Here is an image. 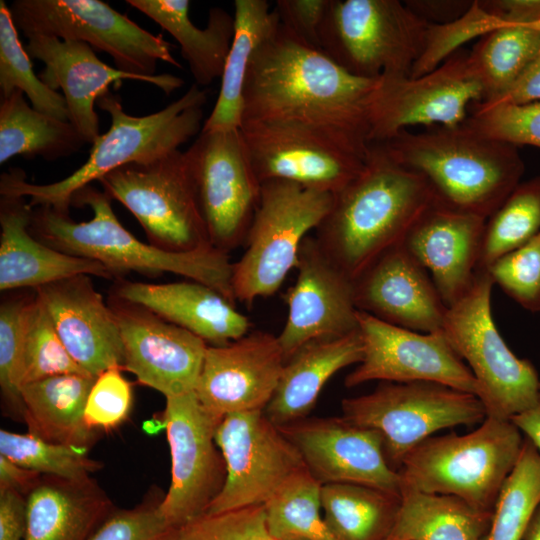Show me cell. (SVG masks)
Returning a JSON list of instances; mask_svg holds the SVG:
<instances>
[{
    "mask_svg": "<svg viewBox=\"0 0 540 540\" xmlns=\"http://www.w3.org/2000/svg\"><path fill=\"white\" fill-rule=\"evenodd\" d=\"M381 78L355 76L280 26L255 52L243 93V121L309 130L365 160L370 107Z\"/></svg>",
    "mask_w": 540,
    "mask_h": 540,
    "instance_id": "1",
    "label": "cell"
},
{
    "mask_svg": "<svg viewBox=\"0 0 540 540\" xmlns=\"http://www.w3.org/2000/svg\"><path fill=\"white\" fill-rule=\"evenodd\" d=\"M435 202L427 181L394 161L381 143L370 145L361 173L334 194L314 237L353 281L401 245Z\"/></svg>",
    "mask_w": 540,
    "mask_h": 540,
    "instance_id": "2",
    "label": "cell"
},
{
    "mask_svg": "<svg viewBox=\"0 0 540 540\" xmlns=\"http://www.w3.org/2000/svg\"><path fill=\"white\" fill-rule=\"evenodd\" d=\"M381 144L394 161L427 181L435 203L483 219L521 182L525 170L517 146L464 123L404 130Z\"/></svg>",
    "mask_w": 540,
    "mask_h": 540,
    "instance_id": "3",
    "label": "cell"
},
{
    "mask_svg": "<svg viewBox=\"0 0 540 540\" xmlns=\"http://www.w3.org/2000/svg\"><path fill=\"white\" fill-rule=\"evenodd\" d=\"M207 90L191 85L177 100L145 116L128 114L116 94L106 92L96 102L111 117L107 132L92 144L87 161L66 178L50 184L26 181L22 169L0 177V195L29 197L30 206H50L69 215L71 199L82 188L131 163H147L176 150L202 130Z\"/></svg>",
    "mask_w": 540,
    "mask_h": 540,
    "instance_id": "4",
    "label": "cell"
},
{
    "mask_svg": "<svg viewBox=\"0 0 540 540\" xmlns=\"http://www.w3.org/2000/svg\"><path fill=\"white\" fill-rule=\"evenodd\" d=\"M111 201L103 190L88 185L73 195L71 205L90 207V220L75 222L50 206H38L32 210L29 231L57 250L102 263L115 277L129 271L173 273L212 287L235 303L229 254L214 247L170 252L144 243L121 225Z\"/></svg>",
    "mask_w": 540,
    "mask_h": 540,
    "instance_id": "5",
    "label": "cell"
},
{
    "mask_svg": "<svg viewBox=\"0 0 540 540\" xmlns=\"http://www.w3.org/2000/svg\"><path fill=\"white\" fill-rule=\"evenodd\" d=\"M523 443V434L510 419L495 417H486L476 430L463 435L431 436L402 460L401 488L455 496L493 512Z\"/></svg>",
    "mask_w": 540,
    "mask_h": 540,
    "instance_id": "6",
    "label": "cell"
},
{
    "mask_svg": "<svg viewBox=\"0 0 540 540\" xmlns=\"http://www.w3.org/2000/svg\"><path fill=\"white\" fill-rule=\"evenodd\" d=\"M493 286L488 271L478 270L468 293L447 308L441 330L476 379L487 417L511 419L534 404L540 377L498 331L491 310Z\"/></svg>",
    "mask_w": 540,
    "mask_h": 540,
    "instance_id": "7",
    "label": "cell"
},
{
    "mask_svg": "<svg viewBox=\"0 0 540 540\" xmlns=\"http://www.w3.org/2000/svg\"><path fill=\"white\" fill-rule=\"evenodd\" d=\"M333 199V194L293 182L261 183L259 202L244 242L246 249L232 266L235 301L252 304L281 287L296 266L304 238L320 225Z\"/></svg>",
    "mask_w": 540,
    "mask_h": 540,
    "instance_id": "8",
    "label": "cell"
},
{
    "mask_svg": "<svg viewBox=\"0 0 540 540\" xmlns=\"http://www.w3.org/2000/svg\"><path fill=\"white\" fill-rule=\"evenodd\" d=\"M429 26L398 0H329L321 51L361 78L410 76Z\"/></svg>",
    "mask_w": 540,
    "mask_h": 540,
    "instance_id": "9",
    "label": "cell"
},
{
    "mask_svg": "<svg viewBox=\"0 0 540 540\" xmlns=\"http://www.w3.org/2000/svg\"><path fill=\"white\" fill-rule=\"evenodd\" d=\"M98 182L137 219L151 245L170 252L213 247L185 152L124 165Z\"/></svg>",
    "mask_w": 540,
    "mask_h": 540,
    "instance_id": "10",
    "label": "cell"
},
{
    "mask_svg": "<svg viewBox=\"0 0 540 540\" xmlns=\"http://www.w3.org/2000/svg\"><path fill=\"white\" fill-rule=\"evenodd\" d=\"M18 31L81 41L112 57L117 69L144 77L156 75L158 61L177 68L172 45L101 0H14L9 6Z\"/></svg>",
    "mask_w": 540,
    "mask_h": 540,
    "instance_id": "11",
    "label": "cell"
},
{
    "mask_svg": "<svg viewBox=\"0 0 540 540\" xmlns=\"http://www.w3.org/2000/svg\"><path fill=\"white\" fill-rule=\"evenodd\" d=\"M341 409L346 419L382 435L386 457L396 471L433 433L472 426L487 417L476 395L434 382H383L368 394L343 399Z\"/></svg>",
    "mask_w": 540,
    "mask_h": 540,
    "instance_id": "12",
    "label": "cell"
},
{
    "mask_svg": "<svg viewBox=\"0 0 540 540\" xmlns=\"http://www.w3.org/2000/svg\"><path fill=\"white\" fill-rule=\"evenodd\" d=\"M184 152L211 245L229 254L245 242L261 188L240 128L201 130Z\"/></svg>",
    "mask_w": 540,
    "mask_h": 540,
    "instance_id": "13",
    "label": "cell"
},
{
    "mask_svg": "<svg viewBox=\"0 0 540 540\" xmlns=\"http://www.w3.org/2000/svg\"><path fill=\"white\" fill-rule=\"evenodd\" d=\"M215 442L225 461L226 479L206 514L264 505L289 477L306 467L297 448L264 411L224 416Z\"/></svg>",
    "mask_w": 540,
    "mask_h": 540,
    "instance_id": "14",
    "label": "cell"
},
{
    "mask_svg": "<svg viewBox=\"0 0 540 540\" xmlns=\"http://www.w3.org/2000/svg\"><path fill=\"white\" fill-rule=\"evenodd\" d=\"M467 55L456 52L418 77H381L371 101L370 143L386 142L413 126L461 125L484 95Z\"/></svg>",
    "mask_w": 540,
    "mask_h": 540,
    "instance_id": "15",
    "label": "cell"
},
{
    "mask_svg": "<svg viewBox=\"0 0 540 540\" xmlns=\"http://www.w3.org/2000/svg\"><path fill=\"white\" fill-rule=\"evenodd\" d=\"M220 421L203 409L194 391L166 398L171 483L157 508L171 528L204 514L225 483L226 465L215 442Z\"/></svg>",
    "mask_w": 540,
    "mask_h": 540,
    "instance_id": "16",
    "label": "cell"
},
{
    "mask_svg": "<svg viewBox=\"0 0 540 540\" xmlns=\"http://www.w3.org/2000/svg\"><path fill=\"white\" fill-rule=\"evenodd\" d=\"M363 357L345 378L351 388L363 383L434 382L474 394L478 385L442 330L423 333L382 321L358 310Z\"/></svg>",
    "mask_w": 540,
    "mask_h": 540,
    "instance_id": "17",
    "label": "cell"
},
{
    "mask_svg": "<svg viewBox=\"0 0 540 540\" xmlns=\"http://www.w3.org/2000/svg\"><path fill=\"white\" fill-rule=\"evenodd\" d=\"M322 484L351 483L399 496L401 481L385 454L382 435L345 417L303 418L278 426Z\"/></svg>",
    "mask_w": 540,
    "mask_h": 540,
    "instance_id": "18",
    "label": "cell"
},
{
    "mask_svg": "<svg viewBox=\"0 0 540 540\" xmlns=\"http://www.w3.org/2000/svg\"><path fill=\"white\" fill-rule=\"evenodd\" d=\"M240 132L260 183L283 180L334 195L365 165V160L297 126L243 121Z\"/></svg>",
    "mask_w": 540,
    "mask_h": 540,
    "instance_id": "19",
    "label": "cell"
},
{
    "mask_svg": "<svg viewBox=\"0 0 540 540\" xmlns=\"http://www.w3.org/2000/svg\"><path fill=\"white\" fill-rule=\"evenodd\" d=\"M124 365L138 382L166 398L195 391L208 344L147 308L111 295Z\"/></svg>",
    "mask_w": 540,
    "mask_h": 540,
    "instance_id": "20",
    "label": "cell"
},
{
    "mask_svg": "<svg viewBox=\"0 0 540 540\" xmlns=\"http://www.w3.org/2000/svg\"><path fill=\"white\" fill-rule=\"evenodd\" d=\"M297 278L284 301L288 316L277 336L285 361L304 344L359 329L354 281L324 252L314 236L300 246Z\"/></svg>",
    "mask_w": 540,
    "mask_h": 540,
    "instance_id": "21",
    "label": "cell"
},
{
    "mask_svg": "<svg viewBox=\"0 0 540 540\" xmlns=\"http://www.w3.org/2000/svg\"><path fill=\"white\" fill-rule=\"evenodd\" d=\"M285 364L278 337L248 332L225 345H208L195 394L203 409L221 420L234 413L264 411Z\"/></svg>",
    "mask_w": 540,
    "mask_h": 540,
    "instance_id": "22",
    "label": "cell"
},
{
    "mask_svg": "<svg viewBox=\"0 0 540 540\" xmlns=\"http://www.w3.org/2000/svg\"><path fill=\"white\" fill-rule=\"evenodd\" d=\"M31 59L44 64L38 74L52 90L61 89L67 105L68 120L86 143L100 136L95 103L112 83L122 80L144 81L155 85L166 95L182 87L184 80L172 74L150 77L130 74L102 62L95 50L81 41L36 36L24 46Z\"/></svg>",
    "mask_w": 540,
    "mask_h": 540,
    "instance_id": "23",
    "label": "cell"
},
{
    "mask_svg": "<svg viewBox=\"0 0 540 540\" xmlns=\"http://www.w3.org/2000/svg\"><path fill=\"white\" fill-rule=\"evenodd\" d=\"M354 295L359 311L423 333L440 331L448 308L427 270L402 244L354 280Z\"/></svg>",
    "mask_w": 540,
    "mask_h": 540,
    "instance_id": "24",
    "label": "cell"
},
{
    "mask_svg": "<svg viewBox=\"0 0 540 540\" xmlns=\"http://www.w3.org/2000/svg\"><path fill=\"white\" fill-rule=\"evenodd\" d=\"M67 351L88 374L98 377L124 365L116 317L89 275H76L35 289Z\"/></svg>",
    "mask_w": 540,
    "mask_h": 540,
    "instance_id": "25",
    "label": "cell"
},
{
    "mask_svg": "<svg viewBox=\"0 0 540 540\" xmlns=\"http://www.w3.org/2000/svg\"><path fill=\"white\" fill-rule=\"evenodd\" d=\"M486 219L433 203L402 245L427 270L447 307L471 289Z\"/></svg>",
    "mask_w": 540,
    "mask_h": 540,
    "instance_id": "26",
    "label": "cell"
},
{
    "mask_svg": "<svg viewBox=\"0 0 540 540\" xmlns=\"http://www.w3.org/2000/svg\"><path fill=\"white\" fill-rule=\"evenodd\" d=\"M143 306L210 345H225L246 335L250 322L235 304L197 281L164 284L120 280L112 293Z\"/></svg>",
    "mask_w": 540,
    "mask_h": 540,
    "instance_id": "27",
    "label": "cell"
},
{
    "mask_svg": "<svg viewBox=\"0 0 540 540\" xmlns=\"http://www.w3.org/2000/svg\"><path fill=\"white\" fill-rule=\"evenodd\" d=\"M32 207L24 197L0 198V290H34L76 275L114 278L102 263L57 250L29 231Z\"/></svg>",
    "mask_w": 540,
    "mask_h": 540,
    "instance_id": "28",
    "label": "cell"
},
{
    "mask_svg": "<svg viewBox=\"0 0 540 540\" xmlns=\"http://www.w3.org/2000/svg\"><path fill=\"white\" fill-rule=\"evenodd\" d=\"M362 357L359 329L304 344L285 361L265 415L277 426L306 418L328 380L339 370L360 363Z\"/></svg>",
    "mask_w": 540,
    "mask_h": 540,
    "instance_id": "29",
    "label": "cell"
},
{
    "mask_svg": "<svg viewBox=\"0 0 540 540\" xmlns=\"http://www.w3.org/2000/svg\"><path fill=\"white\" fill-rule=\"evenodd\" d=\"M179 44L182 57L198 86L221 78L234 37V16L220 7L209 10L206 28L195 26L189 17L188 0H126Z\"/></svg>",
    "mask_w": 540,
    "mask_h": 540,
    "instance_id": "30",
    "label": "cell"
},
{
    "mask_svg": "<svg viewBox=\"0 0 540 540\" xmlns=\"http://www.w3.org/2000/svg\"><path fill=\"white\" fill-rule=\"evenodd\" d=\"M26 502L24 540H86L109 505L89 479L58 477L35 486Z\"/></svg>",
    "mask_w": 540,
    "mask_h": 540,
    "instance_id": "31",
    "label": "cell"
},
{
    "mask_svg": "<svg viewBox=\"0 0 540 540\" xmlns=\"http://www.w3.org/2000/svg\"><path fill=\"white\" fill-rule=\"evenodd\" d=\"M96 378L63 374L25 384L21 398L29 433L54 443L87 447L93 430L84 412Z\"/></svg>",
    "mask_w": 540,
    "mask_h": 540,
    "instance_id": "32",
    "label": "cell"
},
{
    "mask_svg": "<svg viewBox=\"0 0 540 540\" xmlns=\"http://www.w3.org/2000/svg\"><path fill=\"white\" fill-rule=\"evenodd\" d=\"M234 37L221 76L219 94L202 131L239 129L243 93L251 60L279 27V18L266 0L234 1Z\"/></svg>",
    "mask_w": 540,
    "mask_h": 540,
    "instance_id": "33",
    "label": "cell"
},
{
    "mask_svg": "<svg viewBox=\"0 0 540 540\" xmlns=\"http://www.w3.org/2000/svg\"><path fill=\"white\" fill-rule=\"evenodd\" d=\"M492 512L451 495L402 487L399 507L384 540H481Z\"/></svg>",
    "mask_w": 540,
    "mask_h": 540,
    "instance_id": "34",
    "label": "cell"
},
{
    "mask_svg": "<svg viewBox=\"0 0 540 540\" xmlns=\"http://www.w3.org/2000/svg\"><path fill=\"white\" fill-rule=\"evenodd\" d=\"M86 144L69 122L31 107L15 89L0 103V164L17 155L53 161L68 157Z\"/></svg>",
    "mask_w": 540,
    "mask_h": 540,
    "instance_id": "35",
    "label": "cell"
},
{
    "mask_svg": "<svg viewBox=\"0 0 540 540\" xmlns=\"http://www.w3.org/2000/svg\"><path fill=\"white\" fill-rule=\"evenodd\" d=\"M400 497L351 483L322 485L324 519L338 540H384Z\"/></svg>",
    "mask_w": 540,
    "mask_h": 540,
    "instance_id": "36",
    "label": "cell"
},
{
    "mask_svg": "<svg viewBox=\"0 0 540 540\" xmlns=\"http://www.w3.org/2000/svg\"><path fill=\"white\" fill-rule=\"evenodd\" d=\"M539 53L540 31L529 25L503 23L482 36L467 55L471 71L483 88L481 102L504 93Z\"/></svg>",
    "mask_w": 540,
    "mask_h": 540,
    "instance_id": "37",
    "label": "cell"
},
{
    "mask_svg": "<svg viewBox=\"0 0 540 540\" xmlns=\"http://www.w3.org/2000/svg\"><path fill=\"white\" fill-rule=\"evenodd\" d=\"M321 489L306 467L289 477L264 504L270 534L277 540H338L321 515Z\"/></svg>",
    "mask_w": 540,
    "mask_h": 540,
    "instance_id": "38",
    "label": "cell"
},
{
    "mask_svg": "<svg viewBox=\"0 0 540 540\" xmlns=\"http://www.w3.org/2000/svg\"><path fill=\"white\" fill-rule=\"evenodd\" d=\"M540 232V176L521 181L485 221L478 270ZM477 270V271H478Z\"/></svg>",
    "mask_w": 540,
    "mask_h": 540,
    "instance_id": "39",
    "label": "cell"
},
{
    "mask_svg": "<svg viewBox=\"0 0 540 540\" xmlns=\"http://www.w3.org/2000/svg\"><path fill=\"white\" fill-rule=\"evenodd\" d=\"M540 503V452L527 438L517 463L498 494L481 540H522Z\"/></svg>",
    "mask_w": 540,
    "mask_h": 540,
    "instance_id": "40",
    "label": "cell"
},
{
    "mask_svg": "<svg viewBox=\"0 0 540 540\" xmlns=\"http://www.w3.org/2000/svg\"><path fill=\"white\" fill-rule=\"evenodd\" d=\"M15 89L28 97L32 107L42 113L68 120L64 96L44 84L33 71L31 58L19 40L9 6L0 1V90L1 97Z\"/></svg>",
    "mask_w": 540,
    "mask_h": 540,
    "instance_id": "41",
    "label": "cell"
},
{
    "mask_svg": "<svg viewBox=\"0 0 540 540\" xmlns=\"http://www.w3.org/2000/svg\"><path fill=\"white\" fill-rule=\"evenodd\" d=\"M0 455L25 469L54 477L81 481L100 468L88 457L86 447L54 443L31 433L0 431Z\"/></svg>",
    "mask_w": 540,
    "mask_h": 540,
    "instance_id": "42",
    "label": "cell"
},
{
    "mask_svg": "<svg viewBox=\"0 0 540 540\" xmlns=\"http://www.w3.org/2000/svg\"><path fill=\"white\" fill-rule=\"evenodd\" d=\"M63 374L88 373L67 351L46 306L35 291L27 317L22 387L33 381Z\"/></svg>",
    "mask_w": 540,
    "mask_h": 540,
    "instance_id": "43",
    "label": "cell"
},
{
    "mask_svg": "<svg viewBox=\"0 0 540 540\" xmlns=\"http://www.w3.org/2000/svg\"><path fill=\"white\" fill-rule=\"evenodd\" d=\"M503 22L489 12L481 1H472L458 18L429 26L424 50L412 68L411 77L424 75L442 64L466 42L482 37Z\"/></svg>",
    "mask_w": 540,
    "mask_h": 540,
    "instance_id": "44",
    "label": "cell"
},
{
    "mask_svg": "<svg viewBox=\"0 0 540 540\" xmlns=\"http://www.w3.org/2000/svg\"><path fill=\"white\" fill-rule=\"evenodd\" d=\"M34 295L5 298L0 305V386L5 400L22 415L25 337Z\"/></svg>",
    "mask_w": 540,
    "mask_h": 540,
    "instance_id": "45",
    "label": "cell"
},
{
    "mask_svg": "<svg viewBox=\"0 0 540 540\" xmlns=\"http://www.w3.org/2000/svg\"><path fill=\"white\" fill-rule=\"evenodd\" d=\"M463 123L484 136L517 147L540 148V100L498 105L475 103Z\"/></svg>",
    "mask_w": 540,
    "mask_h": 540,
    "instance_id": "46",
    "label": "cell"
},
{
    "mask_svg": "<svg viewBox=\"0 0 540 540\" xmlns=\"http://www.w3.org/2000/svg\"><path fill=\"white\" fill-rule=\"evenodd\" d=\"M486 271L494 285L524 310L540 312V232L497 259Z\"/></svg>",
    "mask_w": 540,
    "mask_h": 540,
    "instance_id": "47",
    "label": "cell"
},
{
    "mask_svg": "<svg viewBox=\"0 0 540 540\" xmlns=\"http://www.w3.org/2000/svg\"><path fill=\"white\" fill-rule=\"evenodd\" d=\"M170 540H277L269 532L264 505L202 514L175 528Z\"/></svg>",
    "mask_w": 540,
    "mask_h": 540,
    "instance_id": "48",
    "label": "cell"
},
{
    "mask_svg": "<svg viewBox=\"0 0 540 540\" xmlns=\"http://www.w3.org/2000/svg\"><path fill=\"white\" fill-rule=\"evenodd\" d=\"M121 370V367H112L96 378L84 412L91 430L112 429L127 417L132 405V387Z\"/></svg>",
    "mask_w": 540,
    "mask_h": 540,
    "instance_id": "49",
    "label": "cell"
},
{
    "mask_svg": "<svg viewBox=\"0 0 540 540\" xmlns=\"http://www.w3.org/2000/svg\"><path fill=\"white\" fill-rule=\"evenodd\" d=\"M157 506L121 511L106 520L87 540H170L169 527Z\"/></svg>",
    "mask_w": 540,
    "mask_h": 540,
    "instance_id": "50",
    "label": "cell"
},
{
    "mask_svg": "<svg viewBox=\"0 0 540 540\" xmlns=\"http://www.w3.org/2000/svg\"><path fill=\"white\" fill-rule=\"evenodd\" d=\"M329 0H277L281 28L301 44L321 51V32Z\"/></svg>",
    "mask_w": 540,
    "mask_h": 540,
    "instance_id": "51",
    "label": "cell"
},
{
    "mask_svg": "<svg viewBox=\"0 0 540 540\" xmlns=\"http://www.w3.org/2000/svg\"><path fill=\"white\" fill-rule=\"evenodd\" d=\"M27 528V502L19 491L0 489V540H24Z\"/></svg>",
    "mask_w": 540,
    "mask_h": 540,
    "instance_id": "52",
    "label": "cell"
},
{
    "mask_svg": "<svg viewBox=\"0 0 540 540\" xmlns=\"http://www.w3.org/2000/svg\"><path fill=\"white\" fill-rule=\"evenodd\" d=\"M540 100V53L500 96L483 105L519 104Z\"/></svg>",
    "mask_w": 540,
    "mask_h": 540,
    "instance_id": "53",
    "label": "cell"
},
{
    "mask_svg": "<svg viewBox=\"0 0 540 540\" xmlns=\"http://www.w3.org/2000/svg\"><path fill=\"white\" fill-rule=\"evenodd\" d=\"M481 3L504 24H531L540 20V0H491Z\"/></svg>",
    "mask_w": 540,
    "mask_h": 540,
    "instance_id": "54",
    "label": "cell"
},
{
    "mask_svg": "<svg viewBox=\"0 0 540 540\" xmlns=\"http://www.w3.org/2000/svg\"><path fill=\"white\" fill-rule=\"evenodd\" d=\"M38 473L20 467L7 457L0 455V489H21L29 486Z\"/></svg>",
    "mask_w": 540,
    "mask_h": 540,
    "instance_id": "55",
    "label": "cell"
},
{
    "mask_svg": "<svg viewBox=\"0 0 540 540\" xmlns=\"http://www.w3.org/2000/svg\"><path fill=\"white\" fill-rule=\"evenodd\" d=\"M510 420L540 452V384L534 404Z\"/></svg>",
    "mask_w": 540,
    "mask_h": 540,
    "instance_id": "56",
    "label": "cell"
},
{
    "mask_svg": "<svg viewBox=\"0 0 540 540\" xmlns=\"http://www.w3.org/2000/svg\"><path fill=\"white\" fill-rule=\"evenodd\" d=\"M522 540H540V503L528 523Z\"/></svg>",
    "mask_w": 540,
    "mask_h": 540,
    "instance_id": "57",
    "label": "cell"
},
{
    "mask_svg": "<svg viewBox=\"0 0 540 540\" xmlns=\"http://www.w3.org/2000/svg\"><path fill=\"white\" fill-rule=\"evenodd\" d=\"M525 25H529V26H531V27H533V28H535V29H537V30L540 31V20H539V21H536V22H534V23H531V24H525Z\"/></svg>",
    "mask_w": 540,
    "mask_h": 540,
    "instance_id": "58",
    "label": "cell"
},
{
    "mask_svg": "<svg viewBox=\"0 0 540 540\" xmlns=\"http://www.w3.org/2000/svg\"><path fill=\"white\" fill-rule=\"evenodd\" d=\"M288 540H301V539H288Z\"/></svg>",
    "mask_w": 540,
    "mask_h": 540,
    "instance_id": "59",
    "label": "cell"
}]
</instances>
